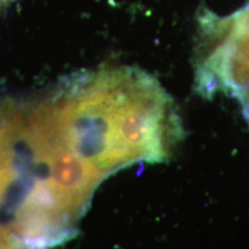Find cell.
<instances>
[{
    "instance_id": "obj_1",
    "label": "cell",
    "mask_w": 249,
    "mask_h": 249,
    "mask_svg": "<svg viewBox=\"0 0 249 249\" xmlns=\"http://www.w3.org/2000/svg\"><path fill=\"white\" fill-rule=\"evenodd\" d=\"M113 173L71 76L0 97V249H53L75 238Z\"/></svg>"
}]
</instances>
